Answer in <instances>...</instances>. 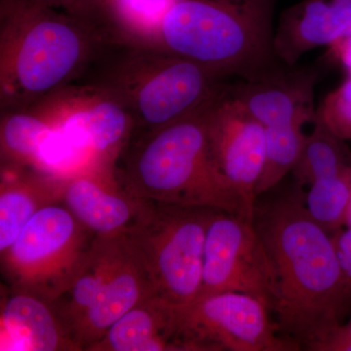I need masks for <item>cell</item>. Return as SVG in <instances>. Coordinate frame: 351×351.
Here are the masks:
<instances>
[{
  "label": "cell",
  "mask_w": 351,
  "mask_h": 351,
  "mask_svg": "<svg viewBox=\"0 0 351 351\" xmlns=\"http://www.w3.org/2000/svg\"><path fill=\"white\" fill-rule=\"evenodd\" d=\"M253 221L271 267L269 311L278 331L313 350L341 324L351 300L332 237L311 218L300 193L256 204Z\"/></svg>",
  "instance_id": "6da1fadb"
},
{
  "label": "cell",
  "mask_w": 351,
  "mask_h": 351,
  "mask_svg": "<svg viewBox=\"0 0 351 351\" xmlns=\"http://www.w3.org/2000/svg\"><path fill=\"white\" fill-rule=\"evenodd\" d=\"M43 0H1V103L31 108L84 75L114 29L103 6L73 11Z\"/></svg>",
  "instance_id": "7a4b0ae2"
},
{
  "label": "cell",
  "mask_w": 351,
  "mask_h": 351,
  "mask_svg": "<svg viewBox=\"0 0 351 351\" xmlns=\"http://www.w3.org/2000/svg\"><path fill=\"white\" fill-rule=\"evenodd\" d=\"M217 99L169 125L134 132L113 165L117 186L141 200L213 208L253 219L212 159L208 117Z\"/></svg>",
  "instance_id": "3957f363"
},
{
  "label": "cell",
  "mask_w": 351,
  "mask_h": 351,
  "mask_svg": "<svg viewBox=\"0 0 351 351\" xmlns=\"http://www.w3.org/2000/svg\"><path fill=\"white\" fill-rule=\"evenodd\" d=\"M276 0H175L154 47L226 78L251 80L283 64L274 47Z\"/></svg>",
  "instance_id": "277c9868"
},
{
  "label": "cell",
  "mask_w": 351,
  "mask_h": 351,
  "mask_svg": "<svg viewBox=\"0 0 351 351\" xmlns=\"http://www.w3.org/2000/svg\"><path fill=\"white\" fill-rule=\"evenodd\" d=\"M112 41L90 64L94 73L84 83L117 99L130 113L134 132L156 130L189 117L230 85L225 76L154 46Z\"/></svg>",
  "instance_id": "5b68a950"
},
{
  "label": "cell",
  "mask_w": 351,
  "mask_h": 351,
  "mask_svg": "<svg viewBox=\"0 0 351 351\" xmlns=\"http://www.w3.org/2000/svg\"><path fill=\"white\" fill-rule=\"evenodd\" d=\"M216 211L147 201L127 237L144 263L156 297L174 304L197 299L208 226Z\"/></svg>",
  "instance_id": "8992f818"
},
{
  "label": "cell",
  "mask_w": 351,
  "mask_h": 351,
  "mask_svg": "<svg viewBox=\"0 0 351 351\" xmlns=\"http://www.w3.org/2000/svg\"><path fill=\"white\" fill-rule=\"evenodd\" d=\"M95 235L63 203L49 205L34 214L1 254L2 269L12 288L52 302L71 282Z\"/></svg>",
  "instance_id": "52a82bcc"
},
{
  "label": "cell",
  "mask_w": 351,
  "mask_h": 351,
  "mask_svg": "<svg viewBox=\"0 0 351 351\" xmlns=\"http://www.w3.org/2000/svg\"><path fill=\"white\" fill-rule=\"evenodd\" d=\"M269 307L250 295L226 292L175 306V351L301 350L281 336Z\"/></svg>",
  "instance_id": "ba28073f"
},
{
  "label": "cell",
  "mask_w": 351,
  "mask_h": 351,
  "mask_svg": "<svg viewBox=\"0 0 351 351\" xmlns=\"http://www.w3.org/2000/svg\"><path fill=\"white\" fill-rule=\"evenodd\" d=\"M272 291L269 257L253 219L217 210L208 226L198 298L242 293L256 298L269 309Z\"/></svg>",
  "instance_id": "9c48e42d"
},
{
  "label": "cell",
  "mask_w": 351,
  "mask_h": 351,
  "mask_svg": "<svg viewBox=\"0 0 351 351\" xmlns=\"http://www.w3.org/2000/svg\"><path fill=\"white\" fill-rule=\"evenodd\" d=\"M36 108L108 174H112L115 160L135 130L130 113L117 99L87 83L69 85Z\"/></svg>",
  "instance_id": "30bf717a"
},
{
  "label": "cell",
  "mask_w": 351,
  "mask_h": 351,
  "mask_svg": "<svg viewBox=\"0 0 351 351\" xmlns=\"http://www.w3.org/2000/svg\"><path fill=\"white\" fill-rule=\"evenodd\" d=\"M228 87L209 112L210 152L219 174L254 218L256 186L265 162V128L233 100Z\"/></svg>",
  "instance_id": "8fae6325"
},
{
  "label": "cell",
  "mask_w": 351,
  "mask_h": 351,
  "mask_svg": "<svg viewBox=\"0 0 351 351\" xmlns=\"http://www.w3.org/2000/svg\"><path fill=\"white\" fill-rule=\"evenodd\" d=\"M317 80V69L281 64L257 77L230 82L228 94L265 128L311 124Z\"/></svg>",
  "instance_id": "7c38bea8"
},
{
  "label": "cell",
  "mask_w": 351,
  "mask_h": 351,
  "mask_svg": "<svg viewBox=\"0 0 351 351\" xmlns=\"http://www.w3.org/2000/svg\"><path fill=\"white\" fill-rule=\"evenodd\" d=\"M350 32L351 0H302L279 16L274 47L283 64L295 66L306 53Z\"/></svg>",
  "instance_id": "4fadbf2b"
},
{
  "label": "cell",
  "mask_w": 351,
  "mask_h": 351,
  "mask_svg": "<svg viewBox=\"0 0 351 351\" xmlns=\"http://www.w3.org/2000/svg\"><path fill=\"white\" fill-rule=\"evenodd\" d=\"M156 295L154 284L127 235L107 283L75 332L80 350H87L133 307Z\"/></svg>",
  "instance_id": "5bb4252c"
},
{
  "label": "cell",
  "mask_w": 351,
  "mask_h": 351,
  "mask_svg": "<svg viewBox=\"0 0 351 351\" xmlns=\"http://www.w3.org/2000/svg\"><path fill=\"white\" fill-rule=\"evenodd\" d=\"M63 204L90 232L119 237L138 223L147 201L122 191L112 175L85 174L66 180Z\"/></svg>",
  "instance_id": "9a60e30c"
},
{
  "label": "cell",
  "mask_w": 351,
  "mask_h": 351,
  "mask_svg": "<svg viewBox=\"0 0 351 351\" xmlns=\"http://www.w3.org/2000/svg\"><path fill=\"white\" fill-rule=\"evenodd\" d=\"M0 350H80L50 302L11 287L1 302Z\"/></svg>",
  "instance_id": "2e32d148"
},
{
  "label": "cell",
  "mask_w": 351,
  "mask_h": 351,
  "mask_svg": "<svg viewBox=\"0 0 351 351\" xmlns=\"http://www.w3.org/2000/svg\"><path fill=\"white\" fill-rule=\"evenodd\" d=\"M66 182L29 166L2 164L0 253H4L12 245L23 228L39 210L63 203Z\"/></svg>",
  "instance_id": "e0dca14e"
},
{
  "label": "cell",
  "mask_w": 351,
  "mask_h": 351,
  "mask_svg": "<svg viewBox=\"0 0 351 351\" xmlns=\"http://www.w3.org/2000/svg\"><path fill=\"white\" fill-rule=\"evenodd\" d=\"M174 304L154 295L117 320L88 351H175Z\"/></svg>",
  "instance_id": "ac0fdd59"
},
{
  "label": "cell",
  "mask_w": 351,
  "mask_h": 351,
  "mask_svg": "<svg viewBox=\"0 0 351 351\" xmlns=\"http://www.w3.org/2000/svg\"><path fill=\"white\" fill-rule=\"evenodd\" d=\"M123 237L124 235H95L89 251L71 282L51 302L75 341L76 329L94 306L107 283Z\"/></svg>",
  "instance_id": "d6986e66"
},
{
  "label": "cell",
  "mask_w": 351,
  "mask_h": 351,
  "mask_svg": "<svg viewBox=\"0 0 351 351\" xmlns=\"http://www.w3.org/2000/svg\"><path fill=\"white\" fill-rule=\"evenodd\" d=\"M306 133L301 154L292 170L299 186L341 174L351 168V151L346 141L338 137L317 117Z\"/></svg>",
  "instance_id": "ffe728a7"
},
{
  "label": "cell",
  "mask_w": 351,
  "mask_h": 351,
  "mask_svg": "<svg viewBox=\"0 0 351 351\" xmlns=\"http://www.w3.org/2000/svg\"><path fill=\"white\" fill-rule=\"evenodd\" d=\"M51 123L36 108H11L2 115V164L32 167Z\"/></svg>",
  "instance_id": "44dd1931"
},
{
  "label": "cell",
  "mask_w": 351,
  "mask_h": 351,
  "mask_svg": "<svg viewBox=\"0 0 351 351\" xmlns=\"http://www.w3.org/2000/svg\"><path fill=\"white\" fill-rule=\"evenodd\" d=\"M308 124L265 128V154L262 174L256 186L257 198L276 188L292 172L301 154Z\"/></svg>",
  "instance_id": "7402d4cb"
},
{
  "label": "cell",
  "mask_w": 351,
  "mask_h": 351,
  "mask_svg": "<svg viewBox=\"0 0 351 351\" xmlns=\"http://www.w3.org/2000/svg\"><path fill=\"white\" fill-rule=\"evenodd\" d=\"M350 196L351 168L311 184L306 207L311 218L331 234L345 226Z\"/></svg>",
  "instance_id": "603a6c76"
},
{
  "label": "cell",
  "mask_w": 351,
  "mask_h": 351,
  "mask_svg": "<svg viewBox=\"0 0 351 351\" xmlns=\"http://www.w3.org/2000/svg\"><path fill=\"white\" fill-rule=\"evenodd\" d=\"M175 0H101L115 27L144 41H152Z\"/></svg>",
  "instance_id": "cb8c5ba5"
},
{
  "label": "cell",
  "mask_w": 351,
  "mask_h": 351,
  "mask_svg": "<svg viewBox=\"0 0 351 351\" xmlns=\"http://www.w3.org/2000/svg\"><path fill=\"white\" fill-rule=\"evenodd\" d=\"M316 113L338 137L351 140V73L325 97Z\"/></svg>",
  "instance_id": "d4e9b609"
},
{
  "label": "cell",
  "mask_w": 351,
  "mask_h": 351,
  "mask_svg": "<svg viewBox=\"0 0 351 351\" xmlns=\"http://www.w3.org/2000/svg\"><path fill=\"white\" fill-rule=\"evenodd\" d=\"M341 276L351 295V228L332 235Z\"/></svg>",
  "instance_id": "484cf974"
},
{
  "label": "cell",
  "mask_w": 351,
  "mask_h": 351,
  "mask_svg": "<svg viewBox=\"0 0 351 351\" xmlns=\"http://www.w3.org/2000/svg\"><path fill=\"white\" fill-rule=\"evenodd\" d=\"M314 351H351V321L339 324L324 341L314 348Z\"/></svg>",
  "instance_id": "4316f807"
},
{
  "label": "cell",
  "mask_w": 351,
  "mask_h": 351,
  "mask_svg": "<svg viewBox=\"0 0 351 351\" xmlns=\"http://www.w3.org/2000/svg\"><path fill=\"white\" fill-rule=\"evenodd\" d=\"M329 47L331 48L332 57L346 69L348 75L351 73V32Z\"/></svg>",
  "instance_id": "83f0119b"
},
{
  "label": "cell",
  "mask_w": 351,
  "mask_h": 351,
  "mask_svg": "<svg viewBox=\"0 0 351 351\" xmlns=\"http://www.w3.org/2000/svg\"><path fill=\"white\" fill-rule=\"evenodd\" d=\"M50 5L63 7L69 10H80L91 6L97 0H43Z\"/></svg>",
  "instance_id": "f1b7e54d"
},
{
  "label": "cell",
  "mask_w": 351,
  "mask_h": 351,
  "mask_svg": "<svg viewBox=\"0 0 351 351\" xmlns=\"http://www.w3.org/2000/svg\"><path fill=\"white\" fill-rule=\"evenodd\" d=\"M345 226L351 228V196L348 202V210H346Z\"/></svg>",
  "instance_id": "f546056e"
}]
</instances>
